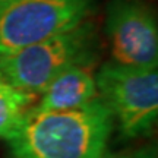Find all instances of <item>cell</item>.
<instances>
[{"instance_id":"6","label":"cell","mask_w":158,"mask_h":158,"mask_svg":"<svg viewBox=\"0 0 158 158\" xmlns=\"http://www.w3.org/2000/svg\"><path fill=\"white\" fill-rule=\"evenodd\" d=\"M41 98L28 111H64L79 108L95 100L97 84L92 68L73 66L54 78L40 94Z\"/></svg>"},{"instance_id":"5","label":"cell","mask_w":158,"mask_h":158,"mask_svg":"<svg viewBox=\"0 0 158 158\" xmlns=\"http://www.w3.org/2000/svg\"><path fill=\"white\" fill-rule=\"evenodd\" d=\"M106 34L114 63L158 68L157 19L142 0H110Z\"/></svg>"},{"instance_id":"3","label":"cell","mask_w":158,"mask_h":158,"mask_svg":"<svg viewBox=\"0 0 158 158\" xmlns=\"http://www.w3.org/2000/svg\"><path fill=\"white\" fill-rule=\"evenodd\" d=\"M97 94L124 139L148 136L158 116L157 68L104 63L95 73Z\"/></svg>"},{"instance_id":"4","label":"cell","mask_w":158,"mask_h":158,"mask_svg":"<svg viewBox=\"0 0 158 158\" xmlns=\"http://www.w3.org/2000/svg\"><path fill=\"white\" fill-rule=\"evenodd\" d=\"M95 0H10L0 5V57L85 22Z\"/></svg>"},{"instance_id":"7","label":"cell","mask_w":158,"mask_h":158,"mask_svg":"<svg viewBox=\"0 0 158 158\" xmlns=\"http://www.w3.org/2000/svg\"><path fill=\"white\" fill-rule=\"evenodd\" d=\"M34 104L35 94L19 89L0 78V139L7 141L16 133Z\"/></svg>"},{"instance_id":"8","label":"cell","mask_w":158,"mask_h":158,"mask_svg":"<svg viewBox=\"0 0 158 158\" xmlns=\"http://www.w3.org/2000/svg\"><path fill=\"white\" fill-rule=\"evenodd\" d=\"M98 158H158V149L155 143H149V145L116 151V152L104 151Z\"/></svg>"},{"instance_id":"9","label":"cell","mask_w":158,"mask_h":158,"mask_svg":"<svg viewBox=\"0 0 158 158\" xmlns=\"http://www.w3.org/2000/svg\"><path fill=\"white\" fill-rule=\"evenodd\" d=\"M7 2H10V0H0V5H3V3H7Z\"/></svg>"},{"instance_id":"1","label":"cell","mask_w":158,"mask_h":158,"mask_svg":"<svg viewBox=\"0 0 158 158\" xmlns=\"http://www.w3.org/2000/svg\"><path fill=\"white\" fill-rule=\"evenodd\" d=\"M113 127V117L98 97L73 110L27 111L22 126L6 141L9 158H98Z\"/></svg>"},{"instance_id":"2","label":"cell","mask_w":158,"mask_h":158,"mask_svg":"<svg viewBox=\"0 0 158 158\" xmlns=\"http://www.w3.org/2000/svg\"><path fill=\"white\" fill-rule=\"evenodd\" d=\"M98 59L95 25L86 19L51 38L0 57V78L38 95L54 78L73 66L92 68Z\"/></svg>"}]
</instances>
